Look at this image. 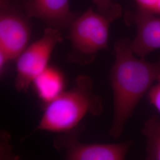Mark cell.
<instances>
[{"instance_id": "cell-14", "label": "cell", "mask_w": 160, "mask_h": 160, "mask_svg": "<svg viewBox=\"0 0 160 160\" xmlns=\"http://www.w3.org/2000/svg\"><path fill=\"white\" fill-rule=\"evenodd\" d=\"M10 61H12V60L4 52L0 51V74L1 77L4 74L6 68Z\"/></svg>"}, {"instance_id": "cell-2", "label": "cell", "mask_w": 160, "mask_h": 160, "mask_svg": "<svg viewBox=\"0 0 160 160\" xmlns=\"http://www.w3.org/2000/svg\"><path fill=\"white\" fill-rule=\"evenodd\" d=\"M43 108L34 132L68 131L79 126L86 115L98 116L104 110L103 98L94 92L93 81L87 75H78L71 88Z\"/></svg>"}, {"instance_id": "cell-6", "label": "cell", "mask_w": 160, "mask_h": 160, "mask_svg": "<svg viewBox=\"0 0 160 160\" xmlns=\"http://www.w3.org/2000/svg\"><path fill=\"white\" fill-rule=\"evenodd\" d=\"M82 128L60 133L54 139V147L64 153L68 160H123L133 144L132 141L120 143H85L79 140Z\"/></svg>"}, {"instance_id": "cell-11", "label": "cell", "mask_w": 160, "mask_h": 160, "mask_svg": "<svg viewBox=\"0 0 160 160\" xmlns=\"http://www.w3.org/2000/svg\"><path fill=\"white\" fill-rule=\"evenodd\" d=\"M96 6L97 12L112 22L122 14V7L113 0H92Z\"/></svg>"}, {"instance_id": "cell-9", "label": "cell", "mask_w": 160, "mask_h": 160, "mask_svg": "<svg viewBox=\"0 0 160 160\" xmlns=\"http://www.w3.org/2000/svg\"><path fill=\"white\" fill-rule=\"evenodd\" d=\"M32 86L43 106L65 90V77L58 68L49 65L34 78Z\"/></svg>"}, {"instance_id": "cell-7", "label": "cell", "mask_w": 160, "mask_h": 160, "mask_svg": "<svg viewBox=\"0 0 160 160\" xmlns=\"http://www.w3.org/2000/svg\"><path fill=\"white\" fill-rule=\"evenodd\" d=\"M123 18L127 26H134L137 29V35L131 42L136 55L145 58L151 52L160 49V16L136 6L126 12Z\"/></svg>"}, {"instance_id": "cell-10", "label": "cell", "mask_w": 160, "mask_h": 160, "mask_svg": "<svg viewBox=\"0 0 160 160\" xmlns=\"http://www.w3.org/2000/svg\"><path fill=\"white\" fill-rule=\"evenodd\" d=\"M142 133L145 139L146 160H160V119L152 116L145 121Z\"/></svg>"}, {"instance_id": "cell-4", "label": "cell", "mask_w": 160, "mask_h": 160, "mask_svg": "<svg viewBox=\"0 0 160 160\" xmlns=\"http://www.w3.org/2000/svg\"><path fill=\"white\" fill-rule=\"evenodd\" d=\"M63 40L61 30L47 27L39 39L28 46L16 59L15 88L27 92L34 78L49 65L52 53Z\"/></svg>"}, {"instance_id": "cell-1", "label": "cell", "mask_w": 160, "mask_h": 160, "mask_svg": "<svg viewBox=\"0 0 160 160\" xmlns=\"http://www.w3.org/2000/svg\"><path fill=\"white\" fill-rule=\"evenodd\" d=\"M131 42L122 38L114 45L115 61L110 74L114 113L109 135L115 139L122 136L139 102L160 78V58L155 62L138 59Z\"/></svg>"}, {"instance_id": "cell-5", "label": "cell", "mask_w": 160, "mask_h": 160, "mask_svg": "<svg viewBox=\"0 0 160 160\" xmlns=\"http://www.w3.org/2000/svg\"><path fill=\"white\" fill-rule=\"evenodd\" d=\"M31 19L18 0H0V51L12 61L29 46Z\"/></svg>"}, {"instance_id": "cell-13", "label": "cell", "mask_w": 160, "mask_h": 160, "mask_svg": "<svg viewBox=\"0 0 160 160\" xmlns=\"http://www.w3.org/2000/svg\"><path fill=\"white\" fill-rule=\"evenodd\" d=\"M149 102L160 113V78L149 90L147 94Z\"/></svg>"}, {"instance_id": "cell-8", "label": "cell", "mask_w": 160, "mask_h": 160, "mask_svg": "<svg viewBox=\"0 0 160 160\" xmlns=\"http://www.w3.org/2000/svg\"><path fill=\"white\" fill-rule=\"evenodd\" d=\"M31 18H37L48 27L68 29L80 14L72 12L69 0H18Z\"/></svg>"}, {"instance_id": "cell-3", "label": "cell", "mask_w": 160, "mask_h": 160, "mask_svg": "<svg viewBox=\"0 0 160 160\" xmlns=\"http://www.w3.org/2000/svg\"><path fill=\"white\" fill-rule=\"evenodd\" d=\"M110 23L92 8L77 17L68 28L67 38L71 44L69 61L88 65L94 61L98 52L108 50Z\"/></svg>"}, {"instance_id": "cell-12", "label": "cell", "mask_w": 160, "mask_h": 160, "mask_svg": "<svg viewBox=\"0 0 160 160\" xmlns=\"http://www.w3.org/2000/svg\"><path fill=\"white\" fill-rule=\"evenodd\" d=\"M135 1L139 8L160 16V0H135Z\"/></svg>"}]
</instances>
